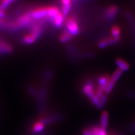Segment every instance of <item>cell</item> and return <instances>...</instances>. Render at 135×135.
Returning <instances> with one entry per match:
<instances>
[{
	"mask_svg": "<svg viewBox=\"0 0 135 135\" xmlns=\"http://www.w3.org/2000/svg\"><path fill=\"white\" fill-rule=\"evenodd\" d=\"M66 31L70 33L73 36L78 35L79 33V27L77 18L74 16H69L65 21Z\"/></svg>",
	"mask_w": 135,
	"mask_h": 135,
	"instance_id": "cell-1",
	"label": "cell"
},
{
	"mask_svg": "<svg viewBox=\"0 0 135 135\" xmlns=\"http://www.w3.org/2000/svg\"><path fill=\"white\" fill-rule=\"evenodd\" d=\"M28 12L33 20L42 19L47 17V7H38Z\"/></svg>",
	"mask_w": 135,
	"mask_h": 135,
	"instance_id": "cell-2",
	"label": "cell"
},
{
	"mask_svg": "<svg viewBox=\"0 0 135 135\" xmlns=\"http://www.w3.org/2000/svg\"><path fill=\"white\" fill-rule=\"evenodd\" d=\"M82 92L91 100L95 96L96 92L93 83L90 81H87L82 87Z\"/></svg>",
	"mask_w": 135,
	"mask_h": 135,
	"instance_id": "cell-3",
	"label": "cell"
},
{
	"mask_svg": "<svg viewBox=\"0 0 135 135\" xmlns=\"http://www.w3.org/2000/svg\"><path fill=\"white\" fill-rule=\"evenodd\" d=\"M110 81V77L108 75H103L100 76L98 79V90L105 93V89L108 86L109 82Z\"/></svg>",
	"mask_w": 135,
	"mask_h": 135,
	"instance_id": "cell-4",
	"label": "cell"
},
{
	"mask_svg": "<svg viewBox=\"0 0 135 135\" xmlns=\"http://www.w3.org/2000/svg\"><path fill=\"white\" fill-rule=\"evenodd\" d=\"M65 17L63 15L61 12H59V13L54 17L52 19L49 20L50 23L52 24L56 28H61L63 24L65 23Z\"/></svg>",
	"mask_w": 135,
	"mask_h": 135,
	"instance_id": "cell-5",
	"label": "cell"
},
{
	"mask_svg": "<svg viewBox=\"0 0 135 135\" xmlns=\"http://www.w3.org/2000/svg\"><path fill=\"white\" fill-rule=\"evenodd\" d=\"M118 12V8L115 5L109 6L105 11V16L108 20H112L116 16Z\"/></svg>",
	"mask_w": 135,
	"mask_h": 135,
	"instance_id": "cell-6",
	"label": "cell"
},
{
	"mask_svg": "<svg viewBox=\"0 0 135 135\" xmlns=\"http://www.w3.org/2000/svg\"><path fill=\"white\" fill-rule=\"evenodd\" d=\"M118 41L114 38L113 37H107L99 41L98 44V47L100 49H104L108 47L110 45L115 44Z\"/></svg>",
	"mask_w": 135,
	"mask_h": 135,
	"instance_id": "cell-7",
	"label": "cell"
},
{
	"mask_svg": "<svg viewBox=\"0 0 135 135\" xmlns=\"http://www.w3.org/2000/svg\"><path fill=\"white\" fill-rule=\"evenodd\" d=\"M45 129V126L41 123L38 120L35 122L32 126L31 133L32 134H39L40 133L43 132Z\"/></svg>",
	"mask_w": 135,
	"mask_h": 135,
	"instance_id": "cell-8",
	"label": "cell"
},
{
	"mask_svg": "<svg viewBox=\"0 0 135 135\" xmlns=\"http://www.w3.org/2000/svg\"><path fill=\"white\" fill-rule=\"evenodd\" d=\"M59 12H60L59 8L55 6L47 7V19L50 20L53 19Z\"/></svg>",
	"mask_w": 135,
	"mask_h": 135,
	"instance_id": "cell-9",
	"label": "cell"
},
{
	"mask_svg": "<svg viewBox=\"0 0 135 135\" xmlns=\"http://www.w3.org/2000/svg\"><path fill=\"white\" fill-rule=\"evenodd\" d=\"M100 126L101 127L107 129L108 126V121H109V113L107 111H104L101 115V120H100Z\"/></svg>",
	"mask_w": 135,
	"mask_h": 135,
	"instance_id": "cell-10",
	"label": "cell"
},
{
	"mask_svg": "<svg viewBox=\"0 0 135 135\" xmlns=\"http://www.w3.org/2000/svg\"><path fill=\"white\" fill-rule=\"evenodd\" d=\"M115 63L119 69L122 71H127L129 68V65L123 59L118 58L116 59Z\"/></svg>",
	"mask_w": 135,
	"mask_h": 135,
	"instance_id": "cell-11",
	"label": "cell"
},
{
	"mask_svg": "<svg viewBox=\"0 0 135 135\" xmlns=\"http://www.w3.org/2000/svg\"><path fill=\"white\" fill-rule=\"evenodd\" d=\"M72 38L73 36L66 31L63 32L59 37V40L61 43H65L68 41H70Z\"/></svg>",
	"mask_w": 135,
	"mask_h": 135,
	"instance_id": "cell-12",
	"label": "cell"
},
{
	"mask_svg": "<svg viewBox=\"0 0 135 135\" xmlns=\"http://www.w3.org/2000/svg\"><path fill=\"white\" fill-rule=\"evenodd\" d=\"M111 33L112 37L119 41L120 40V31L119 28L117 25H114L111 29Z\"/></svg>",
	"mask_w": 135,
	"mask_h": 135,
	"instance_id": "cell-13",
	"label": "cell"
},
{
	"mask_svg": "<svg viewBox=\"0 0 135 135\" xmlns=\"http://www.w3.org/2000/svg\"><path fill=\"white\" fill-rule=\"evenodd\" d=\"M36 41V39L31 34L29 33L28 35L24 36L22 38L23 43L25 45H31Z\"/></svg>",
	"mask_w": 135,
	"mask_h": 135,
	"instance_id": "cell-14",
	"label": "cell"
},
{
	"mask_svg": "<svg viewBox=\"0 0 135 135\" xmlns=\"http://www.w3.org/2000/svg\"><path fill=\"white\" fill-rule=\"evenodd\" d=\"M122 73H123V71L121 70L119 68L117 69V70H115L114 72L113 73L112 77L110 78V80L116 83L118 80L119 79V78L121 77Z\"/></svg>",
	"mask_w": 135,
	"mask_h": 135,
	"instance_id": "cell-15",
	"label": "cell"
},
{
	"mask_svg": "<svg viewBox=\"0 0 135 135\" xmlns=\"http://www.w3.org/2000/svg\"><path fill=\"white\" fill-rule=\"evenodd\" d=\"M108 95L105 94L103 96L102 98L100 99L99 104H98V106L96 107V108H98V109H101L102 108H103L104 107V105H105V104L107 103V101H108Z\"/></svg>",
	"mask_w": 135,
	"mask_h": 135,
	"instance_id": "cell-16",
	"label": "cell"
},
{
	"mask_svg": "<svg viewBox=\"0 0 135 135\" xmlns=\"http://www.w3.org/2000/svg\"><path fill=\"white\" fill-rule=\"evenodd\" d=\"M71 6H72V3L69 4V5H64L62 7V9H61V14L64 15L65 17H66L68 15L69 12H70Z\"/></svg>",
	"mask_w": 135,
	"mask_h": 135,
	"instance_id": "cell-17",
	"label": "cell"
},
{
	"mask_svg": "<svg viewBox=\"0 0 135 135\" xmlns=\"http://www.w3.org/2000/svg\"><path fill=\"white\" fill-rule=\"evenodd\" d=\"M0 19H2V20L7 19V14L5 12V11L0 10Z\"/></svg>",
	"mask_w": 135,
	"mask_h": 135,
	"instance_id": "cell-18",
	"label": "cell"
},
{
	"mask_svg": "<svg viewBox=\"0 0 135 135\" xmlns=\"http://www.w3.org/2000/svg\"><path fill=\"white\" fill-rule=\"evenodd\" d=\"M129 132L132 133H135V120L131 123L129 127Z\"/></svg>",
	"mask_w": 135,
	"mask_h": 135,
	"instance_id": "cell-19",
	"label": "cell"
},
{
	"mask_svg": "<svg viewBox=\"0 0 135 135\" xmlns=\"http://www.w3.org/2000/svg\"><path fill=\"white\" fill-rule=\"evenodd\" d=\"M98 135H108L107 131V129H105L101 127Z\"/></svg>",
	"mask_w": 135,
	"mask_h": 135,
	"instance_id": "cell-20",
	"label": "cell"
},
{
	"mask_svg": "<svg viewBox=\"0 0 135 135\" xmlns=\"http://www.w3.org/2000/svg\"><path fill=\"white\" fill-rule=\"evenodd\" d=\"M61 3L62 6L69 5L71 3V0H61Z\"/></svg>",
	"mask_w": 135,
	"mask_h": 135,
	"instance_id": "cell-21",
	"label": "cell"
},
{
	"mask_svg": "<svg viewBox=\"0 0 135 135\" xmlns=\"http://www.w3.org/2000/svg\"><path fill=\"white\" fill-rule=\"evenodd\" d=\"M110 135H123V134H122L121 133H112V134H110Z\"/></svg>",
	"mask_w": 135,
	"mask_h": 135,
	"instance_id": "cell-22",
	"label": "cell"
},
{
	"mask_svg": "<svg viewBox=\"0 0 135 135\" xmlns=\"http://www.w3.org/2000/svg\"><path fill=\"white\" fill-rule=\"evenodd\" d=\"M73 1H74V2H75V1H78V0H72Z\"/></svg>",
	"mask_w": 135,
	"mask_h": 135,
	"instance_id": "cell-23",
	"label": "cell"
}]
</instances>
